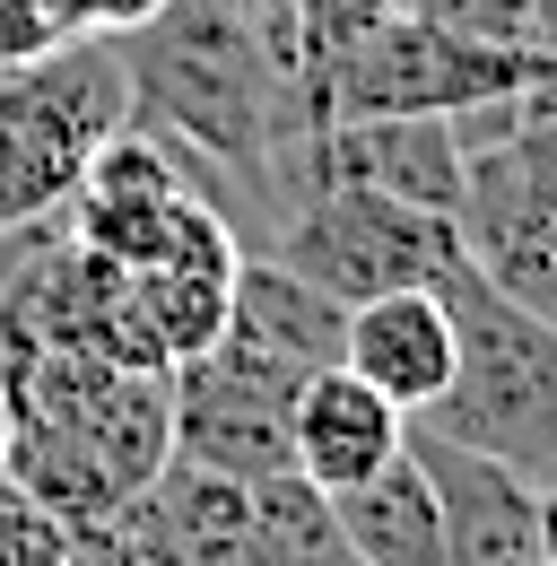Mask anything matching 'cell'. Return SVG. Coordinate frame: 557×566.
<instances>
[{
  "label": "cell",
  "instance_id": "obj_1",
  "mask_svg": "<svg viewBox=\"0 0 557 566\" xmlns=\"http://www.w3.org/2000/svg\"><path fill=\"white\" fill-rule=\"evenodd\" d=\"M435 296L453 314V384L410 427L444 436V444H471V453L549 489L557 480V314L514 305L471 262H453L435 280Z\"/></svg>",
  "mask_w": 557,
  "mask_h": 566
},
{
  "label": "cell",
  "instance_id": "obj_2",
  "mask_svg": "<svg viewBox=\"0 0 557 566\" xmlns=\"http://www.w3.org/2000/svg\"><path fill=\"white\" fill-rule=\"evenodd\" d=\"M462 132V262L514 305L557 314V78L453 123Z\"/></svg>",
  "mask_w": 557,
  "mask_h": 566
},
{
  "label": "cell",
  "instance_id": "obj_3",
  "mask_svg": "<svg viewBox=\"0 0 557 566\" xmlns=\"http://www.w3.org/2000/svg\"><path fill=\"white\" fill-rule=\"evenodd\" d=\"M132 123V78L114 35H62L53 53L0 71V235L53 227L105 132Z\"/></svg>",
  "mask_w": 557,
  "mask_h": 566
},
{
  "label": "cell",
  "instance_id": "obj_4",
  "mask_svg": "<svg viewBox=\"0 0 557 566\" xmlns=\"http://www.w3.org/2000/svg\"><path fill=\"white\" fill-rule=\"evenodd\" d=\"M557 78V44H514V35H462L418 9H392L375 35H357L340 62L305 78V114H480L505 96H532Z\"/></svg>",
  "mask_w": 557,
  "mask_h": 566
},
{
  "label": "cell",
  "instance_id": "obj_5",
  "mask_svg": "<svg viewBox=\"0 0 557 566\" xmlns=\"http://www.w3.org/2000/svg\"><path fill=\"white\" fill-rule=\"evenodd\" d=\"M271 262H287L296 280H314L340 305H366V296H392V287H435L453 262H462V218L453 210H418V201H392V192H366V184H323L305 175L278 210Z\"/></svg>",
  "mask_w": 557,
  "mask_h": 566
},
{
  "label": "cell",
  "instance_id": "obj_6",
  "mask_svg": "<svg viewBox=\"0 0 557 566\" xmlns=\"http://www.w3.org/2000/svg\"><path fill=\"white\" fill-rule=\"evenodd\" d=\"M166 384H175V462L218 471V480L296 471L287 462V410H296L305 366L271 357L244 332H218L201 357L166 366Z\"/></svg>",
  "mask_w": 557,
  "mask_h": 566
},
{
  "label": "cell",
  "instance_id": "obj_7",
  "mask_svg": "<svg viewBox=\"0 0 557 566\" xmlns=\"http://www.w3.org/2000/svg\"><path fill=\"white\" fill-rule=\"evenodd\" d=\"M462 132L453 114H340V123H314L296 148V184L323 175V184H366V192H392L418 210H462Z\"/></svg>",
  "mask_w": 557,
  "mask_h": 566
},
{
  "label": "cell",
  "instance_id": "obj_8",
  "mask_svg": "<svg viewBox=\"0 0 557 566\" xmlns=\"http://www.w3.org/2000/svg\"><path fill=\"white\" fill-rule=\"evenodd\" d=\"M418 462L435 480V505H444V566H549L540 549V480L487 462L471 444H444L410 427Z\"/></svg>",
  "mask_w": 557,
  "mask_h": 566
},
{
  "label": "cell",
  "instance_id": "obj_9",
  "mask_svg": "<svg viewBox=\"0 0 557 566\" xmlns=\"http://www.w3.org/2000/svg\"><path fill=\"white\" fill-rule=\"evenodd\" d=\"M340 366L357 384H375L401 419H427L453 384V314L435 287H392V296H366L348 305L340 323Z\"/></svg>",
  "mask_w": 557,
  "mask_h": 566
},
{
  "label": "cell",
  "instance_id": "obj_10",
  "mask_svg": "<svg viewBox=\"0 0 557 566\" xmlns=\"http://www.w3.org/2000/svg\"><path fill=\"white\" fill-rule=\"evenodd\" d=\"M401 444H410V419H401L375 384H357L348 366H314V375L296 384V410H287V462H296V480H314L323 496L375 480Z\"/></svg>",
  "mask_w": 557,
  "mask_h": 566
},
{
  "label": "cell",
  "instance_id": "obj_11",
  "mask_svg": "<svg viewBox=\"0 0 557 566\" xmlns=\"http://www.w3.org/2000/svg\"><path fill=\"white\" fill-rule=\"evenodd\" d=\"M348 549L366 566H444V505H435V480L418 462V444H401L375 480L332 496Z\"/></svg>",
  "mask_w": 557,
  "mask_h": 566
},
{
  "label": "cell",
  "instance_id": "obj_12",
  "mask_svg": "<svg viewBox=\"0 0 557 566\" xmlns=\"http://www.w3.org/2000/svg\"><path fill=\"white\" fill-rule=\"evenodd\" d=\"M401 0H287V44H296V71L314 78L323 62H340L357 35H375Z\"/></svg>",
  "mask_w": 557,
  "mask_h": 566
},
{
  "label": "cell",
  "instance_id": "obj_13",
  "mask_svg": "<svg viewBox=\"0 0 557 566\" xmlns=\"http://www.w3.org/2000/svg\"><path fill=\"white\" fill-rule=\"evenodd\" d=\"M0 566H70V532L0 480Z\"/></svg>",
  "mask_w": 557,
  "mask_h": 566
},
{
  "label": "cell",
  "instance_id": "obj_14",
  "mask_svg": "<svg viewBox=\"0 0 557 566\" xmlns=\"http://www.w3.org/2000/svg\"><path fill=\"white\" fill-rule=\"evenodd\" d=\"M435 27H462V35H514V44H540L532 35V0H401Z\"/></svg>",
  "mask_w": 557,
  "mask_h": 566
},
{
  "label": "cell",
  "instance_id": "obj_15",
  "mask_svg": "<svg viewBox=\"0 0 557 566\" xmlns=\"http://www.w3.org/2000/svg\"><path fill=\"white\" fill-rule=\"evenodd\" d=\"M53 44H62V27H53L44 0H0V71L35 62V53H53Z\"/></svg>",
  "mask_w": 557,
  "mask_h": 566
},
{
  "label": "cell",
  "instance_id": "obj_16",
  "mask_svg": "<svg viewBox=\"0 0 557 566\" xmlns=\"http://www.w3.org/2000/svg\"><path fill=\"white\" fill-rule=\"evenodd\" d=\"M157 0H78L70 9V35H132Z\"/></svg>",
  "mask_w": 557,
  "mask_h": 566
},
{
  "label": "cell",
  "instance_id": "obj_17",
  "mask_svg": "<svg viewBox=\"0 0 557 566\" xmlns=\"http://www.w3.org/2000/svg\"><path fill=\"white\" fill-rule=\"evenodd\" d=\"M9 444H18V392H9V375H0V462H9Z\"/></svg>",
  "mask_w": 557,
  "mask_h": 566
},
{
  "label": "cell",
  "instance_id": "obj_18",
  "mask_svg": "<svg viewBox=\"0 0 557 566\" xmlns=\"http://www.w3.org/2000/svg\"><path fill=\"white\" fill-rule=\"evenodd\" d=\"M540 549H549V566H557V480L540 489Z\"/></svg>",
  "mask_w": 557,
  "mask_h": 566
}]
</instances>
